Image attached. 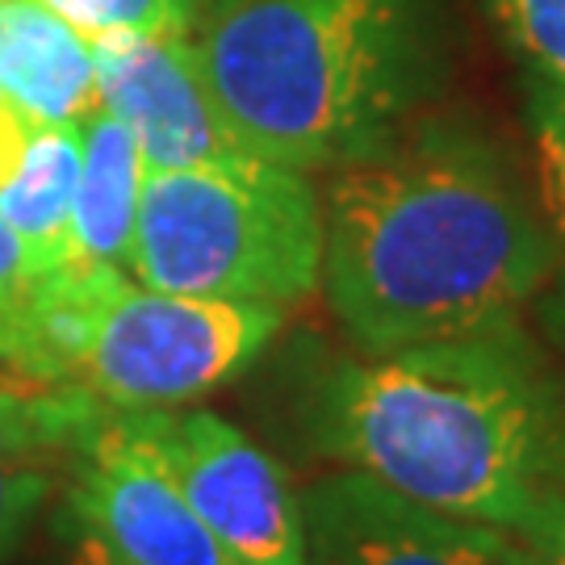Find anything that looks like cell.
Here are the masks:
<instances>
[{"label":"cell","mask_w":565,"mask_h":565,"mask_svg":"<svg viewBox=\"0 0 565 565\" xmlns=\"http://www.w3.org/2000/svg\"><path fill=\"white\" fill-rule=\"evenodd\" d=\"M553 268L536 189L465 118H415L323 198L319 285L364 356L511 335Z\"/></svg>","instance_id":"6da1fadb"},{"label":"cell","mask_w":565,"mask_h":565,"mask_svg":"<svg viewBox=\"0 0 565 565\" xmlns=\"http://www.w3.org/2000/svg\"><path fill=\"white\" fill-rule=\"evenodd\" d=\"M310 424L343 469L448 520L524 532L565 503V403L520 331L335 361Z\"/></svg>","instance_id":"7a4b0ae2"},{"label":"cell","mask_w":565,"mask_h":565,"mask_svg":"<svg viewBox=\"0 0 565 565\" xmlns=\"http://www.w3.org/2000/svg\"><path fill=\"white\" fill-rule=\"evenodd\" d=\"M189 42L243 147L306 177L398 139L452 67L448 0H205Z\"/></svg>","instance_id":"3957f363"},{"label":"cell","mask_w":565,"mask_h":565,"mask_svg":"<svg viewBox=\"0 0 565 565\" xmlns=\"http://www.w3.org/2000/svg\"><path fill=\"white\" fill-rule=\"evenodd\" d=\"M130 281L163 294L289 306L323 281V198L268 160L142 177Z\"/></svg>","instance_id":"277c9868"},{"label":"cell","mask_w":565,"mask_h":565,"mask_svg":"<svg viewBox=\"0 0 565 565\" xmlns=\"http://www.w3.org/2000/svg\"><path fill=\"white\" fill-rule=\"evenodd\" d=\"M281 323L285 306L163 294L121 277L84 343L76 385L105 411H168L235 382Z\"/></svg>","instance_id":"5b68a950"},{"label":"cell","mask_w":565,"mask_h":565,"mask_svg":"<svg viewBox=\"0 0 565 565\" xmlns=\"http://www.w3.org/2000/svg\"><path fill=\"white\" fill-rule=\"evenodd\" d=\"M202 524L239 565H306V507L285 469L214 411H130Z\"/></svg>","instance_id":"8992f818"},{"label":"cell","mask_w":565,"mask_h":565,"mask_svg":"<svg viewBox=\"0 0 565 565\" xmlns=\"http://www.w3.org/2000/svg\"><path fill=\"white\" fill-rule=\"evenodd\" d=\"M76 452V527L118 565H239L189 507L130 411H105Z\"/></svg>","instance_id":"52a82bcc"},{"label":"cell","mask_w":565,"mask_h":565,"mask_svg":"<svg viewBox=\"0 0 565 565\" xmlns=\"http://www.w3.org/2000/svg\"><path fill=\"white\" fill-rule=\"evenodd\" d=\"M97 102L135 135L147 172L256 160L210 97L189 34L97 39Z\"/></svg>","instance_id":"ba28073f"},{"label":"cell","mask_w":565,"mask_h":565,"mask_svg":"<svg viewBox=\"0 0 565 565\" xmlns=\"http://www.w3.org/2000/svg\"><path fill=\"white\" fill-rule=\"evenodd\" d=\"M306 565H520L511 532L448 520L340 469L302 494Z\"/></svg>","instance_id":"9c48e42d"},{"label":"cell","mask_w":565,"mask_h":565,"mask_svg":"<svg viewBox=\"0 0 565 565\" xmlns=\"http://www.w3.org/2000/svg\"><path fill=\"white\" fill-rule=\"evenodd\" d=\"M102 415L105 406L81 385L30 382L0 369V557L46 499L55 452L81 448Z\"/></svg>","instance_id":"30bf717a"},{"label":"cell","mask_w":565,"mask_h":565,"mask_svg":"<svg viewBox=\"0 0 565 565\" xmlns=\"http://www.w3.org/2000/svg\"><path fill=\"white\" fill-rule=\"evenodd\" d=\"M0 97L34 121H81L102 105L93 42L42 0H0Z\"/></svg>","instance_id":"8fae6325"},{"label":"cell","mask_w":565,"mask_h":565,"mask_svg":"<svg viewBox=\"0 0 565 565\" xmlns=\"http://www.w3.org/2000/svg\"><path fill=\"white\" fill-rule=\"evenodd\" d=\"M142 156L135 135L109 109L81 118V177L72 205V247L76 264L118 268L130 277V247L142 202Z\"/></svg>","instance_id":"7c38bea8"},{"label":"cell","mask_w":565,"mask_h":565,"mask_svg":"<svg viewBox=\"0 0 565 565\" xmlns=\"http://www.w3.org/2000/svg\"><path fill=\"white\" fill-rule=\"evenodd\" d=\"M81 177V121H39L13 177L0 184V214L34 273L76 264L72 205Z\"/></svg>","instance_id":"4fadbf2b"},{"label":"cell","mask_w":565,"mask_h":565,"mask_svg":"<svg viewBox=\"0 0 565 565\" xmlns=\"http://www.w3.org/2000/svg\"><path fill=\"white\" fill-rule=\"evenodd\" d=\"M524 118L536 151V202L553 235V281L565 294V93L545 81H524Z\"/></svg>","instance_id":"5bb4252c"},{"label":"cell","mask_w":565,"mask_h":565,"mask_svg":"<svg viewBox=\"0 0 565 565\" xmlns=\"http://www.w3.org/2000/svg\"><path fill=\"white\" fill-rule=\"evenodd\" d=\"M88 42L97 39H156L189 34L198 18V0H42Z\"/></svg>","instance_id":"9a60e30c"},{"label":"cell","mask_w":565,"mask_h":565,"mask_svg":"<svg viewBox=\"0 0 565 565\" xmlns=\"http://www.w3.org/2000/svg\"><path fill=\"white\" fill-rule=\"evenodd\" d=\"M486 9L527 76L565 93V0H486Z\"/></svg>","instance_id":"2e32d148"},{"label":"cell","mask_w":565,"mask_h":565,"mask_svg":"<svg viewBox=\"0 0 565 565\" xmlns=\"http://www.w3.org/2000/svg\"><path fill=\"white\" fill-rule=\"evenodd\" d=\"M39 273L30 268L18 235L0 214V364L21 373L25 369V340H30V302H34Z\"/></svg>","instance_id":"e0dca14e"},{"label":"cell","mask_w":565,"mask_h":565,"mask_svg":"<svg viewBox=\"0 0 565 565\" xmlns=\"http://www.w3.org/2000/svg\"><path fill=\"white\" fill-rule=\"evenodd\" d=\"M511 536L520 548V565H565V503L548 507L536 524Z\"/></svg>","instance_id":"ac0fdd59"},{"label":"cell","mask_w":565,"mask_h":565,"mask_svg":"<svg viewBox=\"0 0 565 565\" xmlns=\"http://www.w3.org/2000/svg\"><path fill=\"white\" fill-rule=\"evenodd\" d=\"M34 126L39 121L30 118V114H21L18 105H9L0 97V184L13 177V168H18L21 151H25L30 135H34Z\"/></svg>","instance_id":"d6986e66"},{"label":"cell","mask_w":565,"mask_h":565,"mask_svg":"<svg viewBox=\"0 0 565 565\" xmlns=\"http://www.w3.org/2000/svg\"><path fill=\"white\" fill-rule=\"evenodd\" d=\"M76 565H118V562H114V557H109V553H105L88 532L76 527Z\"/></svg>","instance_id":"ffe728a7"}]
</instances>
